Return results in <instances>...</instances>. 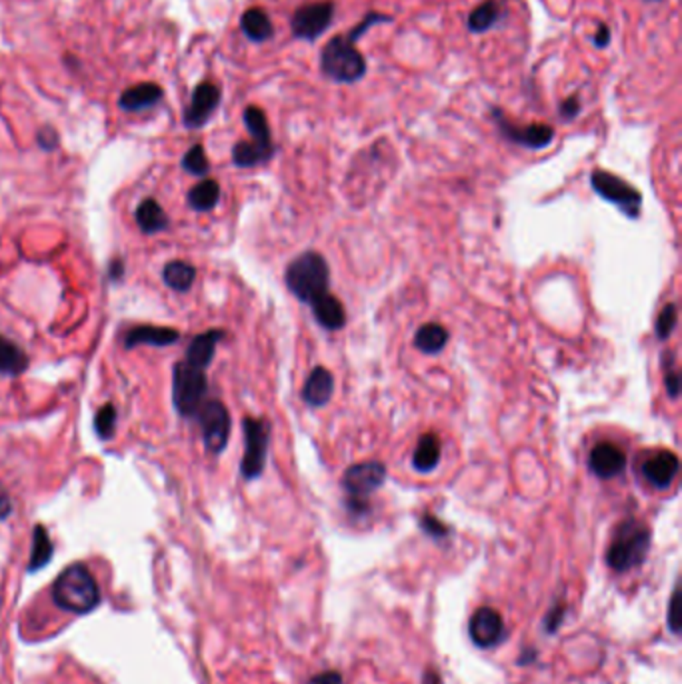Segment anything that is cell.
Returning <instances> with one entry per match:
<instances>
[{"label":"cell","instance_id":"1","mask_svg":"<svg viewBox=\"0 0 682 684\" xmlns=\"http://www.w3.org/2000/svg\"><path fill=\"white\" fill-rule=\"evenodd\" d=\"M284 281L294 298H299L304 304H312L316 298L329 293V263H326V258L321 253L306 250V253L293 258V263L286 266Z\"/></svg>","mask_w":682,"mask_h":684},{"label":"cell","instance_id":"2","mask_svg":"<svg viewBox=\"0 0 682 684\" xmlns=\"http://www.w3.org/2000/svg\"><path fill=\"white\" fill-rule=\"evenodd\" d=\"M53 601L62 611L86 614L101 602V591L94 576L84 564H72L56 576L53 584Z\"/></svg>","mask_w":682,"mask_h":684},{"label":"cell","instance_id":"3","mask_svg":"<svg viewBox=\"0 0 682 684\" xmlns=\"http://www.w3.org/2000/svg\"><path fill=\"white\" fill-rule=\"evenodd\" d=\"M650 551V531L637 518L619 525L607 553V564L614 573H629L640 566Z\"/></svg>","mask_w":682,"mask_h":684},{"label":"cell","instance_id":"4","mask_svg":"<svg viewBox=\"0 0 682 684\" xmlns=\"http://www.w3.org/2000/svg\"><path fill=\"white\" fill-rule=\"evenodd\" d=\"M321 69L326 79L351 84L367 74V61L349 36L336 34L322 48Z\"/></svg>","mask_w":682,"mask_h":684},{"label":"cell","instance_id":"5","mask_svg":"<svg viewBox=\"0 0 682 684\" xmlns=\"http://www.w3.org/2000/svg\"><path fill=\"white\" fill-rule=\"evenodd\" d=\"M387 480V467L380 460H367L352 465L344 470L341 485L349 495L347 508L352 515L362 516L370 510L369 496L384 485Z\"/></svg>","mask_w":682,"mask_h":684},{"label":"cell","instance_id":"6","mask_svg":"<svg viewBox=\"0 0 682 684\" xmlns=\"http://www.w3.org/2000/svg\"><path fill=\"white\" fill-rule=\"evenodd\" d=\"M208 379L205 371L195 369L188 362H177L172 369V402L182 419H195L207 402Z\"/></svg>","mask_w":682,"mask_h":684},{"label":"cell","instance_id":"7","mask_svg":"<svg viewBox=\"0 0 682 684\" xmlns=\"http://www.w3.org/2000/svg\"><path fill=\"white\" fill-rule=\"evenodd\" d=\"M245 432V457L240 462V475L246 480H256L263 477L266 458H268V445H271V422L264 419L246 417L243 420Z\"/></svg>","mask_w":682,"mask_h":684},{"label":"cell","instance_id":"8","mask_svg":"<svg viewBox=\"0 0 682 684\" xmlns=\"http://www.w3.org/2000/svg\"><path fill=\"white\" fill-rule=\"evenodd\" d=\"M591 187L602 200L619 207L627 217L630 218L639 217L640 207H642V195L639 188L629 185L627 180L619 178L609 170L597 169V170H592V175H591Z\"/></svg>","mask_w":682,"mask_h":684},{"label":"cell","instance_id":"9","mask_svg":"<svg viewBox=\"0 0 682 684\" xmlns=\"http://www.w3.org/2000/svg\"><path fill=\"white\" fill-rule=\"evenodd\" d=\"M200 430H203L205 448L210 455H220L230 438V412L220 400H207L197 412Z\"/></svg>","mask_w":682,"mask_h":684},{"label":"cell","instance_id":"10","mask_svg":"<svg viewBox=\"0 0 682 684\" xmlns=\"http://www.w3.org/2000/svg\"><path fill=\"white\" fill-rule=\"evenodd\" d=\"M334 18L332 0H319V3H306L299 6L293 14V34L301 41L314 43L316 38L326 33Z\"/></svg>","mask_w":682,"mask_h":684},{"label":"cell","instance_id":"11","mask_svg":"<svg viewBox=\"0 0 682 684\" xmlns=\"http://www.w3.org/2000/svg\"><path fill=\"white\" fill-rule=\"evenodd\" d=\"M495 122L498 124V130L503 132V137L511 142L518 144V147L541 150L546 149L554 139V129L549 124H528V127H518L508 119H504L501 112L495 111Z\"/></svg>","mask_w":682,"mask_h":684},{"label":"cell","instance_id":"12","mask_svg":"<svg viewBox=\"0 0 682 684\" xmlns=\"http://www.w3.org/2000/svg\"><path fill=\"white\" fill-rule=\"evenodd\" d=\"M468 637L476 647L491 649L504 639V622L498 611L491 606H480V609L470 616L468 622Z\"/></svg>","mask_w":682,"mask_h":684},{"label":"cell","instance_id":"13","mask_svg":"<svg viewBox=\"0 0 682 684\" xmlns=\"http://www.w3.org/2000/svg\"><path fill=\"white\" fill-rule=\"evenodd\" d=\"M220 102V91L213 82H200L195 92H192V101L185 112V124L188 129H200L205 127L208 119L213 117Z\"/></svg>","mask_w":682,"mask_h":684},{"label":"cell","instance_id":"14","mask_svg":"<svg viewBox=\"0 0 682 684\" xmlns=\"http://www.w3.org/2000/svg\"><path fill=\"white\" fill-rule=\"evenodd\" d=\"M589 467L592 470V475L602 480L617 478L622 475L624 468H627V455H624L622 448H619L614 442L602 440L591 450Z\"/></svg>","mask_w":682,"mask_h":684},{"label":"cell","instance_id":"15","mask_svg":"<svg viewBox=\"0 0 682 684\" xmlns=\"http://www.w3.org/2000/svg\"><path fill=\"white\" fill-rule=\"evenodd\" d=\"M678 468H680V460L675 452L662 450L645 460V465H642V475H645V478L655 488H668L672 485V480L677 478Z\"/></svg>","mask_w":682,"mask_h":684},{"label":"cell","instance_id":"16","mask_svg":"<svg viewBox=\"0 0 682 684\" xmlns=\"http://www.w3.org/2000/svg\"><path fill=\"white\" fill-rule=\"evenodd\" d=\"M180 339V332L168 326L140 324L134 326L124 336V349H137V346H172Z\"/></svg>","mask_w":682,"mask_h":684},{"label":"cell","instance_id":"17","mask_svg":"<svg viewBox=\"0 0 682 684\" xmlns=\"http://www.w3.org/2000/svg\"><path fill=\"white\" fill-rule=\"evenodd\" d=\"M332 392H334L332 372L329 369H324V366H316L304 382L303 400L312 409H321L324 407V404L331 402Z\"/></svg>","mask_w":682,"mask_h":684},{"label":"cell","instance_id":"18","mask_svg":"<svg viewBox=\"0 0 682 684\" xmlns=\"http://www.w3.org/2000/svg\"><path fill=\"white\" fill-rule=\"evenodd\" d=\"M223 336H225V331H218V329L207 331L203 334L195 336V339L190 341L188 349H187L185 362H188L190 366H195V369L207 371L210 362H213V359H215L216 346H218L220 341H223Z\"/></svg>","mask_w":682,"mask_h":684},{"label":"cell","instance_id":"19","mask_svg":"<svg viewBox=\"0 0 682 684\" xmlns=\"http://www.w3.org/2000/svg\"><path fill=\"white\" fill-rule=\"evenodd\" d=\"M162 101V89L157 82H140L120 94V109L129 112H140L152 109Z\"/></svg>","mask_w":682,"mask_h":684},{"label":"cell","instance_id":"20","mask_svg":"<svg viewBox=\"0 0 682 684\" xmlns=\"http://www.w3.org/2000/svg\"><path fill=\"white\" fill-rule=\"evenodd\" d=\"M311 308L316 323L326 331H341L347 324V313H344L342 303L331 293L316 298Z\"/></svg>","mask_w":682,"mask_h":684},{"label":"cell","instance_id":"21","mask_svg":"<svg viewBox=\"0 0 682 684\" xmlns=\"http://www.w3.org/2000/svg\"><path fill=\"white\" fill-rule=\"evenodd\" d=\"M134 218H137V225L144 235L162 233V230H167L170 225L165 208H162L155 198L142 200L137 213H134Z\"/></svg>","mask_w":682,"mask_h":684},{"label":"cell","instance_id":"22","mask_svg":"<svg viewBox=\"0 0 682 684\" xmlns=\"http://www.w3.org/2000/svg\"><path fill=\"white\" fill-rule=\"evenodd\" d=\"M440 452H443V448H440V438L435 432L422 435L415 452H412V467L417 472H432L438 467Z\"/></svg>","mask_w":682,"mask_h":684},{"label":"cell","instance_id":"23","mask_svg":"<svg viewBox=\"0 0 682 684\" xmlns=\"http://www.w3.org/2000/svg\"><path fill=\"white\" fill-rule=\"evenodd\" d=\"M26 369V352L16 342L0 334V374H5V377H21Z\"/></svg>","mask_w":682,"mask_h":684},{"label":"cell","instance_id":"24","mask_svg":"<svg viewBox=\"0 0 682 684\" xmlns=\"http://www.w3.org/2000/svg\"><path fill=\"white\" fill-rule=\"evenodd\" d=\"M240 28H243L246 38H251L253 43H264L274 34L271 16L263 8H248L243 18H240Z\"/></svg>","mask_w":682,"mask_h":684},{"label":"cell","instance_id":"25","mask_svg":"<svg viewBox=\"0 0 682 684\" xmlns=\"http://www.w3.org/2000/svg\"><path fill=\"white\" fill-rule=\"evenodd\" d=\"M273 154L274 149L271 147H263L255 140H240L233 149V162L240 169H253L271 160Z\"/></svg>","mask_w":682,"mask_h":684},{"label":"cell","instance_id":"26","mask_svg":"<svg viewBox=\"0 0 682 684\" xmlns=\"http://www.w3.org/2000/svg\"><path fill=\"white\" fill-rule=\"evenodd\" d=\"M197 278V268L188 265L187 260H170V263L162 268V281L168 288L177 293H188Z\"/></svg>","mask_w":682,"mask_h":684},{"label":"cell","instance_id":"27","mask_svg":"<svg viewBox=\"0 0 682 684\" xmlns=\"http://www.w3.org/2000/svg\"><path fill=\"white\" fill-rule=\"evenodd\" d=\"M447 342H448V331L438 323L422 324L415 334V346L422 354L435 356L438 352H443Z\"/></svg>","mask_w":682,"mask_h":684},{"label":"cell","instance_id":"28","mask_svg":"<svg viewBox=\"0 0 682 684\" xmlns=\"http://www.w3.org/2000/svg\"><path fill=\"white\" fill-rule=\"evenodd\" d=\"M220 200V185L215 178H205L188 190V205L197 213H210Z\"/></svg>","mask_w":682,"mask_h":684},{"label":"cell","instance_id":"29","mask_svg":"<svg viewBox=\"0 0 682 684\" xmlns=\"http://www.w3.org/2000/svg\"><path fill=\"white\" fill-rule=\"evenodd\" d=\"M54 553V546L51 536H48L46 528L43 525L34 526L33 533V551H31V561H28V573H38L51 563Z\"/></svg>","mask_w":682,"mask_h":684},{"label":"cell","instance_id":"30","mask_svg":"<svg viewBox=\"0 0 682 684\" xmlns=\"http://www.w3.org/2000/svg\"><path fill=\"white\" fill-rule=\"evenodd\" d=\"M501 16H503L501 3H496V0H486V3L476 6L475 11L468 14V31L475 34H483L486 31H491Z\"/></svg>","mask_w":682,"mask_h":684},{"label":"cell","instance_id":"31","mask_svg":"<svg viewBox=\"0 0 682 684\" xmlns=\"http://www.w3.org/2000/svg\"><path fill=\"white\" fill-rule=\"evenodd\" d=\"M245 124H246L248 132H251V137H253L255 142L263 144V147L274 149L271 127H268L266 114L261 109H258V107H246V111H245Z\"/></svg>","mask_w":682,"mask_h":684},{"label":"cell","instance_id":"32","mask_svg":"<svg viewBox=\"0 0 682 684\" xmlns=\"http://www.w3.org/2000/svg\"><path fill=\"white\" fill-rule=\"evenodd\" d=\"M94 430L102 440H110L114 437V432H117V409H114V404L107 402L94 414Z\"/></svg>","mask_w":682,"mask_h":684},{"label":"cell","instance_id":"33","mask_svg":"<svg viewBox=\"0 0 682 684\" xmlns=\"http://www.w3.org/2000/svg\"><path fill=\"white\" fill-rule=\"evenodd\" d=\"M182 169L190 172V175H195V177L208 175L210 162L207 159V152L203 149V144H195V147L188 149V152L185 154V157H182Z\"/></svg>","mask_w":682,"mask_h":684},{"label":"cell","instance_id":"34","mask_svg":"<svg viewBox=\"0 0 682 684\" xmlns=\"http://www.w3.org/2000/svg\"><path fill=\"white\" fill-rule=\"evenodd\" d=\"M677 323H678L677 304H667L665 308H662L658 319H657V326H655L657 339L658 341H668L670 334L675 332V329H677Z\"/></svg>","mask_w":682,"mask_h":684},{"label":"cell","instance_id":"35","mask_svg":"<svg viewBox=\"0 0 682 684\" xmlns=\"http://www.w3.org/2000/svg\"><path fill=\"white\" fill-rule=\"evenodd\" d=\"M420 528H422V533L432 538H445L450 535V528L443 523V520H438L437 516H432L428 513L420 516Z\"/></svg>","mask_w":682,"mask_h":684},{"label":"cell","instance_id":"36","mask_svg":"<svg viewBox=\"0 0 682 684\" xmlns=\"http://www.w3.org/2000/svg\"><path fill=\"white\" fill-rule=\"evenodd\" d=\"M665 387H667V394L670 399H678L680 377H678V372L675 371V361H672V354H668V366H667V372H665Z\"/></svg>","mask_w":682,"mask_h":684},{"label":"cell","instance_id":"37","mask_svg":"<svg viewBox=\"0 0 682 684\" xmlns=\"http://www.w3.org/2000/svg\"><path fill=\"white\" fill-rule=\"evenodd\" d=\"M390 21H392L390 16H384V14H380V13H369L367 18H364V23H360V24L354 26L352 31H351L347 36H349L351 41L354 43V41H357V38H360L364 33H367V28H369L370 24H377V23H390Z\"/></svg>","mask_w":682,"mask_h":684},{"label":"cell","instance_id":"38","mask_svg":"<svg viewBox=\"0 0 682 684\" xmlns=\"http://www.w3.org/2000/svg\"><path fill=\"white\" fill-rule=\"evenodd\" d=\"M59 132H56L53 127H43L36 132V144L43 150H54L59 147Z\"/></svg>","mask_w":682,"mask_h":684},{"label":"cell","instance_id":"39","mask_svg":"<svg viewBox=\"0 0 682 684\" xmlns=\"http://www.w3.org/2000/svg\"><path fill=\"white\" fill-rule=\"evenodd\" d=\"M678 601H680V592H678V589H677L675 592H672V599H670V604H668V619H667L668 629H670L672 632H675V634L680 632V622H678Z\"/></svg>","mask_w":682,"mask_h":684},{"label":"cell","instance_id":"40","mask_svg":"<svg viewBox=\"0 0 682 684\" xmlns=\"http://www.w3.org/2000/svg\"><path fill=\"white\" fill-rule=\"evenodd\" d=\"M562 616H564V606L562 604H556L551 609L549 616H546V632H556L559 631V626L562 622Z\"/></svg>","mask_w":682,"mask_h":684},{"label":"cell","instance_id":"41","mask_svg":"<svg viewBox=\"0 0 682 684\" xmlns=\"http://www.w3.org/2000/svg\"><path fill=\"white\" fill-rule=\"evenodd\" d=\"M581 112V101L576 99V96H571V99H566L562 104H561V117L564 120H572L576 119V114Z\"/></svg>","mask_w":682,"mask_h":684},{"label":"cell","instance_id":"42","mask_svg":"<svg viewBox=\"0 0 682 684\" xmlns=\"http://www.w3.org/2000/svg\"><path fill=\"white\" fill-rule=\"evenodd\" d=\"M309 684H342V674L336 670H324L309 680Z\"/></svg>","mask_w":682,"mask_h":684},{"label":"cell","instance_id":"43","mask_svg":"<svg viewBox=\"0 0 682 684\" xmlns=\"http://www.w3.org/2000/svg\"><path fill=\"white\" fill-rule=\"evenodd\" d=\"M13 513V500H11V495H8L6 487L0 483V520H5L11 516Z\"/></svg>","mask_w":682,"mask_h":684},{"label":"cell","instance_id":"44","mask_svg":"<svg viewBox=\"0 0 682 684\" xmlns=\"http://www.w3.org/2000/svg\"><path fill=\"white\" fill-rule=\"evenodd\" d=\"M609 43H610L609 26L607 24H600L599 31H597V36H594V44H597L599 48H604V46H609Z\"/></svg>","mask_w":682,"mask_h":684},{"label":"cell","instance_id":"45","mask_svg":"<svg viewBox=\"0 0 682 684\" xmlns=\"http://www.w3.org/2000/svg\"><path fill=\"white\" fill-rule=\"evenodd\" d=\"M122 275H124V265H122V260H112V265H110V281H119V278H122Z\"/></svg>","mask_w":682,"mask_h":684},{"label":"cell","instance_id":"46","mask_svg":"<svg viewBox=\"0 0 682 684\" xmlns=\"http://www.w3.org/2000/svg\"><path fill=\"white\" fill-rule=\"evenodd\" d=\"M440 682H443V680H440V677H438L437 672L428 670V672L425 674V684H440Z\"/></svg>","mask_w":682,"mask_h":684}]
</instances>
